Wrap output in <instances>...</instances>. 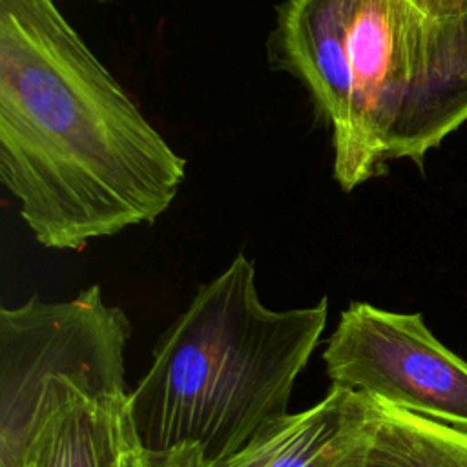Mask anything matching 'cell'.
I'll return each instance as SVG.
<instances>
[{"label": "cell", "mask_w": 467, "mask_h": 467, "mask_svg": "<svg viewBox=\"0 0 467 467\" xmlns=\"http://www.w3.org/2000/svg\"><path fill=\"white\" fill-rule=\"evenodd\" d=\"M184 175L55 0H0V177L40 244L151 224Z\"/></svg>", "instance_id": "6da1fadb"}, {"label": "cell", "mask_w": 467, "mask_h": 467, "mask_svg": "<svg viewBox=\"0 0 467 467\" xmlns=\"http://www.w3.org/2000/svg\"><path fill=\"white\" fill-rule=\"evenodd\" d=\"M327 316V297L288 310L263 305L254 263L239 254L157 339L126 403L137 445L195 451L206 467L243 451L290 414Z\"/></svg>", "instance_id": "7a4b0ae2"}, {"label": "cell", "mask_w": 467, "mask_h": 467, "mask_svg": "<svg viewBox=\"0 0 467 467\" xmlns=\"http://www.w3.org/2000/svg\"><path fill=\"white\" fill-rule=\"evenodd\" d=\"M438 15L425 0H286L272 57L310 93L332 133L345 192L409 159Z\"/></svg>", "instance_id": "3957f363"}, {"label": "cell", "mask_w": 467, "mask_h": 467, "mask_svg": "<svg viewBox=\"0 0 467 467\" xmlns=\"http://www.w3.org/2000/svg\"><path fill=\"white\" fill-rule=\"evenodd\" d=\"M131 323L99 285L73 299L0 308V467H24L51 412L71 396L126 405Z\"/></svg>", "instance_id": "277c9868"}, {"label": "cell", "mask_w": 467, "mask_h": 467, "mask_svg": "<svg viewBox=\"0 0 467 467\" xmlns=\"http://www.w3.org/2000/svg\"><path fill=\"white\" fill-rule=\"evenodd\" d=\"M323 361L332 385L467 431V361L434 337L421 314L350 303Z\"/></svg>", "instance_id": "5b68a950"}, {"label": "cell", "mask_w": 467, "mask_h": 467, "mask_svg": "<svg viewBox=\"0 0 467 467\" xmlns=\"http://www.w3.org/2000/svg\"><path fill=\"white\" fill-rule=\"evenodd\" d=\"M374 414L372 396L332 385L321 401L290 412L212 467H367Z\"/></svg>", "instance_id": "8992f818"}, {"label": "cell", "mask_w": 467, "mask_h": 467, "mask_svg": "<svg viewBox=\"0 0 467 467\" xmlns=\"http://www.w3.org/2000/svg\"><path fill=\"white\" fill-rule=\"evenodd\" d=\"M131 438L126 405L77 394L44 421L24 467H120Z\"/></svg>", "instance_id": "52a82bcc"}, {"label": "cell", "mask_w": 467, "mask_h": 467, "mask_svg": "<svg viewBox=\"0 0 467 467\" xmlns=\"http://www.w3.org/2000/svg\"><path fill=\"white\" fill-rule=\"evenodd\" d=\"M367 467H467V431L376 400Z\"/></svg>", "instance_id": "ba28073f"}, {"label": "cell", "mask_w": 467, "mask_h": 467, "mask_svg": "<svg viewBox=\"0 0 467 467\" xmlns=\"http://www.w3.org/2000/svg\"><path fill=\"white\" fill-rule=\"evenodd\" d=\"M120 467H206V465L195 451H175L166 454L146 452L137 445L133 436L122 452Z\"/></svg>", "instance_id": "9c48e42d"}, {"label": "cell", "mask_w": 467, "mask_h": 467, "mask_svg": "<svg viewBox=\"0 0 467 467\" xmlns=\"http://www.w3.org/2000/svg\"><path fill=\"white\" fill-rule=\"evenodd\" d=\"M429 9L436 15L467 13V0H425Z\"/></svg>", "instance_id": "30bf717a"}]
</instances>
